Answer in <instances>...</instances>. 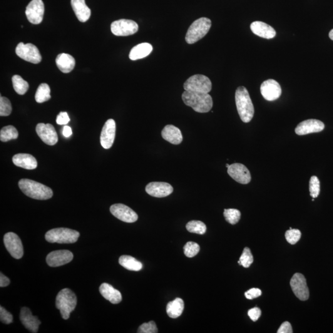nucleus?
<instances>
[{
	"label": "nucleus",
	"instance_id": "1a4fd4ad",
	"mask_svg": "<svg viewBox=\"0 0 333 333\" xmlns=\"http://www.w3.org/2000/svg\"><path fill=\"white\" fill-rule=\"evenodd\" d=\"M111 30L116 36H129L138 32V25L131 20L120 19L111 24Z\"/></svg>",
	"mask_w": 333,
	"mask_h": 333
},
{
	"label": "nucleus",
	"instance_id": "f3484780",
	"mask_svg": "<svg viewBox=\"0 0 333 333\" xmlns=\"http://www.w3.org/2000/svg\"><path fill=\"white\" fill-rule=\"evenodd\" d=\"M227 171L228 175L238 183L247 185L251 181L250 170L242 164L235 163L230 165Z\"/></svg>",
	"mask_w": 333,
	"mask_h": 333
},
{
	"label": "nucleus",
	"instance_id": "c03bdc74",
	"mask_svg": "<svg viewBox=\"0 0 333 333\" xmlns=\"http://www.w3.org/2000/svg\"><path fill=\"white\" fill-rule=\"evenodd\" d=\"M262 295V291L258 288H252L245 292V296L248 299L252 300Z\"/></svg>",
	"mask_w": 333,
	"mask_h": 333
},
{
	"label": "nucleus",
	"instance_id": "7c9ffc66",
	"mask_svg": "<svg viewBox=\"0 0 333 333\" xmlns=\"http://www.w3.org/2000/svg\"><path fill=\"white\" fill-rule=\"evenodd\" d=\"M51 89L48 84H40L36 93V100L37 103H42L51 99Z\"/></svg>",
	"mask_w": 333,
	"mask_h": 333
},
{
	"label": "nucleus",
	"instance_id": "f03ea898",
	"mask_svg": "<svg viewBox=\"0 0 333 333\" xmlns=\"http://www.w3.org/2000/svg\"><path fill=\"white\" fill-rule=\"evenodd\" d=\"M19 186L22 193L35 200H47L53 195V191L48 186L29 179H21Z\"/></svg>",
	"mask_w": 333,
	"mask_h": 333
},
{
	"label": "nucleus",
	"instance_id": "ea45409f",
	"mask_svg": "<svg viewBox=\"0 0 333 333\" xmlns=\"http://www.w3.org/2000/svg\"><path fill=\"white\" fill-rule=\"evenodd\" d=\"M286 239L291 245H295L299 242L301 238V232L297 229H292L290 228V230H288L285 233Z\"/></svg>",
	"mask_w": 333,
	"mask_h": 333
},
{
	"label": "nucleus",
	"instance_id": "6ab92c4d",
	"mask_svg": "<svg viewBox=\"0 0 333 333\" xmlns=\"http://www.w3.org/2000/svg\"><path fill=\"white\" fill-rule=\"evenodd\" d=\"M325 124L317 119H308L298 124L295 132L298 135H305L313 133H319L324 130Z\"/></svg>",
	"mask_w": 333,
	"mask_h": 333
},
{
	"label": "nucleus",
	"instance_id": "a19ab883",
	"mask_svg": "<svg viewBox=\"0 0 333 333\" xmlns=\"http://www.w3.org/2000/svg\"><path fill=\"white\" fill-rule=\"evenodd\" d=\"M138 333H157L158 330L155 322L150 321L141 325L138 330Z\"/></svg>",
	"mask_w": 333,
	"mask_h": 333
},
{
	"label": "nucleus",
	"instance_id": "4c0bfd02",
	"mask_svg": "<svg viewBox=\"0 0 333 333\" xmlns=\"http://www.w3.org/2000/svg\"><path fill=\"white\" fill-rule=\"evenodd\" d=\"M310 195L313 198L319 196L320 192V182L316 176H312L309 182Z\"/></svg>",
	"mask_w": 333,
	"mask_h": 333
},
{
	"label": "nucleus",
	"instance_id": "dca6fc26",
	"mask_svg": "<svg viewBox=\"0 0 333 333\" xmlns=\"http://www.w3.org/2000/svg\"><path fill=\"white\" fill-rule=\"evenodd\" d=\"M74 258L73 253L68 250H54L48 253L46 257V263L49 267H57L67 264Z\"/></svg>",
	"mask_w": 333,
	"mask_h": 333
},
{
	"label": "nucleus",
	"instance_id": "aec40b11",
	"mask_svg": "<svg viewBox=\"0 0 333 333\" xmlns=\"http://www.w3.org/2000/svg\"><path fill=\"white\" fill-rule=\"evenodd\" d=\"M146 193L153 197L165 198L173 193V188L166 182H151L145 188Z\"/></svg>",
	"mask_w": 333,
	"mask_h": 333
},
{
	"label": "nucleus",
	"instance_id": "5701e85b",
	"mask_svg": "<svg viewBox=\"0 0 333 333\" xmlns=\"http://www.w3.org/2000/svg\"><path fill=\"white\" fill-rule=\"evenodd\" d=\"M12 162L15 166L27 170H34L38 166L36 159L29 154H17L12 157Z\"/></svg>",
	"mask_w": 333,
	"mask_h": 333
},
{
	"label": "nucleus",
	"instance_id": "6e6552de",
	"mask_svg": "<svg viewBox=\"0 0 333 333\" xmlns=\"http://www.w3.org/2000/svg\"><path fill=\"white\" fill-rule=\"evenodd\" d=\"M17 56L24 60L33 64L41 63L42 57L36 46L32 43L24 44L21 42L16 48Z\"/></svg>",
	"mask_w": 333,
	"mask_h": 333
},
{
	"label": "nucleus",
	"instance_id": "bb28decb",
	"mask_svg": "<svg viewBox=\"0 0 333 333\" xmlns=\"http://www.w3.org/2000/svg\"><path fill=\"white\" fill-rule=\"evenodd\" d=\"M56 63L62 73H69L75 68L76 60L70 54L62 53L57 56Z\"/></svg>",
	"mask_w": 333,
	"mask_h": 333
},
{
	"label": "nucleus",
	"instance_id": "7ed1b4c3",
	"mask_svg": "<svg viewBox=\"0 0 333 333\" xmlns=\"http://www.w3.org/2000/svg\"><path fill=\"white\" fill-rule=\"evenodd\" d=\"M235 101L238 113L245 123H250L254 114V108L248 89L245 86H240L235 93Z\"/></svg>",
	"mask_w": 333,
	"mask_h": 333
},
{
	"label": "nucleus",
	"instance_id": "393cba45",
	"mask_svg": "<svg viewBox=\"0 0 333 333\" xmlns=\"http://www.w3.org/2000/svg\"><path fill=\"white\" fill-rule=\"evenodd\" d=\"M99 292L103 297L111 302L112 304H118L123 300L121 292L108 283H104L101 284L99 287Z\"/></svg>",
	"mask_w": 333,
	"mask_h": 333
},
{
	"label": "nucleus",
	"instance_id": "49530a36",
	"mask_svg": "<svg viewBox=\"0 0 333 333\" xmlns=\"http://www.w3.org/2000/svg\"><path fill=\"white\" fill-rule=\"evenodd\" d=\"M292 332L291 325L288 322L283 323L277 332L278 333H292Z\"/></svg>",
	"mask_w": 333,
	"mask_h": 333
},
{
	"label": "nucleus",
	"instance_id": "473e14b6",
	"mask_svg": "<svg viewBox=\"0 0 333 333\" xmlns=\"http://www.w3.org/2000/svg\"><path fill=\"white\" fill-rule=\"evenodd\" d=\"M12 82L15 91L20 95H23L28 90L29 88L28 83L24 81L21 76H14L12 78Z\"/></svg>",
	"mask_w": 333,
	"mask_h": 333
},
{
	"label": "nucleus",
	"instance_id": "8fccbe9b",
	"mask_svg": "<svg viewBox=\"0 0 333 333\" xmlns=\"http://www.w3.org/2000/svg\"><path fill=\"white\" fill-rule=\"evenodd\" d=\"M329 37L330 39L333 41V29H332V31L330 32Z\"/></svg>",
	"mask_w": 333,
	"mask_h": 333
},
{
	"label": "nucleus",
	"instance_id": "412c9836",
	"mask_svg": "<svg viewBox=\"0 0 333 333\" xmlns=\"http://www.w3.org/2000/svg\"><path fill=\"white\" fill-rule=\"evenodd\" d=\"M20 320L22 325L29 332L33 333H38L41 322L38 317L32 315L31 310L27 307H22L20 313Z\"/></svg>",
	"mask_w": 333,
	"mask_h": 333
},
{
	"label": "nucleus",
	"instance_id": "09e8293b",
	"mask_svg": "<svg viewBox=\"0 0 333 333\" xmlns=\"http://www.w3.org/2000/svg\"><path fill=\"white\" fill-rule=\"evenodd\" d=\"M63 135L64 137L69 138L73 135V131L70 126H64L63 130Z\"/></svg>",
	"mask_w": 333,
	"mask_h": 333
},
{
	"label": "nucleus",
	"instance_id": "3c124183",
	"mask_svg": "<svg viewBox=\"0 0 333 333\" xmlns=\"http://www.w3.org/2000/svg\"><path fill=\"white\" fill-rule=\"evenodd\" d=\"M229 166H230V165H228V164H227V165H226V166H227V168H228V167H229Z\"/></svg>",
	"mask_w": 333,
	"mask_h": 333
},
{
	"label": "nucleus",
	"instance_id": "37998d69",
	"mask_svg": "<svg viewBox=\"0 0 333 333\" xmlns=\"http://www.w3.org/2000/svg\"><path fill=\"white\" fill-rule=\"evenodd\" d=\"M70 121V118L66 112H61L56 118V123L58 125H67Z\"/></svg>",
	"mask_w": 333,
	"mask_h": 333
},
{
	"label": "nucleus",
	"instance_id": "9d476101",
	"mask_svg": "<svg viewBox=\"0 0 333 333\" xmlns=\"http://www.w3.org/2000/svg\"><path fill=\"white\" fill-rule=\"evenodd\" d=\"M4 244L12 257L20 259L24 255L23 245L16 233L9 232L4 237Z\"/></svg>",
	"mask_w": 333,
	"mask_h": 333
},
{
	"label": "nucleus",
	"instance_id": "b1692460",
	"mask_svg": "<svg viewBox=\"0 0 333 333\" xmlns=\"http://www.w3.org/2000/svg\"><path fill=\"white\" fill-rule=\"evenodd\" d=\"M161 135L165 140L173 145H180L183 141L181 130L172 125H166L161 132Z\"/></svg>",
	"mask_w": 333,
	"mask_h": 333
},
{
	"label": "nucleus",
	"instance_id": "c9c22d12",
	"mask_svg": "<svg viewBox=\"0 0 333 333\" xmlns=\"http://www.w3.org/2000/svg\"><path fill=\"white\" fill-rule=\"evenodd\" d=\"M253 258L250 248H245L241 255L238 263L245 268L250 267L253 263Z\"/></svg>",
	"mask_w": 333,
	"mask_h": 333
},
{
	"label": "nucleus",
	"instance_id": "20e7f679",
	"mask_svg": "<svg viewBox=\"0 0 333 333\" xmlns=\"http://www.w3.org/2000/svg\"><path fill=\"white\" fill-rule=\"evenodd\" d=\"M78 304V299L73 291L65 288L62 290L57 295L56 299V307L60 310L62 317L64 320H68L70 314L76 309Z\"/></svg>",
	"mask_w": 333,
	"mask_h": 333
},
{
	"label": "nucleus",
	"instance_id": "cd10ccee",
	"mask_svg": "<svg viewBox=\"0 0 333 333\" xmlns=\"http://www.w3.org/2000/svg\"><path fill=\"white\" fill-rule=\"evenodd\" d=\"M153 51V46L148 43H143L134 46L129 54V58L132 61L138 60L148 56Z\"/></svg>",
	"mask_w": 333,
	"mask_h": 333
},
{
	"label": "nucleus",
	"instance_id": "2eb2a0df",
	"mask_svg": "<svg viewBox=\"0 0 333 333\" xmlns=\"http://www.w3.org/2000/svg\"><path fill=\"white\" fill-rule=\"evenodd\" d=\"M260 92L263 98L268 101L277 100L282 93L280 84L273 79L263 82L260 86Z\"/></svg>",
	"mask_w": 333,
	"mask_h": 333
},
{
	"label": "nucleus",
	"instance_id": "de8ad7c7",
	"mask_svg": "<svg viewBox=\"0 0 333 333\" xmlns=\"http://www.w3.org/2000/svg\"><path fill=\"white\" fill-rule=\"evenodd\" d=\"M10 284V280L6 276L0 273V287L3 288L7 287Z\"/></svg>",
	"mask_w": 333,
	"mask_h": 333
},
{
	"label": "nucleus",
	"instance_id": "f8f14e48",
	"mask_svg": "<svg viewBox=\"0 0 333 333\" xmlns=\"http://www.w3.org/2000/svg\"><path fill=\"white\" fill-rule=\"evenodd\" d=\"M44 6L42 0H32L26 7L27 19L33 24H41L43 19Z\"/></svg>",
	"mask_w": 333,
	"mask_h": 333
},
{
	"label": "nucleus",
	"instance_id": "e433bc0d",
	"mask_svg": "<svg viewBox=\"0 0 333 333\" xmlns=\"http://www.w3.org/2000/svg\"><path fill=\"white\" fill-rule=\"evenodd\" d=\"M184 253L186 257L191 258L195 257L200 252V245L192 242H188L183 248Z\"/></svg>",
	"mask_w": 333,
	"mask_h": 333
},
{
	"label": "nucleus",
	"instance_id": "39448f33",
	"mask_svg": "<svg viewBox=\"0 0 333 333\" xmlns=\"http://www.w3.org/2000/svg\"><path fill=\"white\" fill-rule=\"evenodd\" d=\"M79 237L80 233L78 231L66 228H58L47 232L45 239L51 243L71 244L78 242Z\"/></svg>",
	"mask_w": 333,
	"mask_h": 333
},
{
	"label": "nucleus",
	"instance_id": "423d86ee",
	"mask_svg": "<svg viewBox=\"0 0 333 333\" xmlns=\"http://www.w3.org/2000/svg\"><path fill=\"white\" fill-rule=\"evenodd\" d=\"M212 25L210 19L207 17H201L196 20L189 27L185 37V41L188 44H194L202 39L208 33Z\"/></svg>",
	"mask_w": 333,
	"mask_h": 333
},
{
	"label": "nucleus",
	"instance_id": "f257e3e1",
	"mask_svg": "<svg viewBox=\"0 0 333 333\" xmlns=\"http://www.w3.org/2000/svg\"><path fill=\"white\" fill-rule=\"evenodd\" d=\"M182 99L186 106L199 113H208L213 106L212 96L208 93L185 91L182 94Z\"/></svg>",
	"mask_w": 333,
	"mask_h": 333
},
{
	"label": "nucleus",
	"instance_id": "ddd939ff",
	"mask_svg": "<svg viewBox=\"0 0 333 333\" xmlns=\"http://www.w3.org/2000/svg\"><path fill=\"white\" fill-rule=\"evenodd\" d=\"M110 212L114 217L126 223H134L137 221L138 216L135 211L123 204H116L111 206Z\"/></svg>",
	"mask_w": 333,
	"mask_h": 333
},
{
	"label": "nucleus",
	"instance_id": "c756f323",
	"mask_svg": "<svg viewBox=\"0 0 333 333\" xmlns=\"http://www.w3.org/2000/svg\"><path fill=\"white\" fill-rule=\"evenodd\" d=\"M119 262L122 267L126 270L138 272L142 269L143 264L140 261L130 255H122L119 258Z\"/></svg>",
	"mask_w": 333,
	"mask_h": 333
},
{
	"label": "nucleus",
	"instance_id": "0eeeda50",
	"mask_svg": "<svg viewBox=\"0 0 333 333\" xmlns=\"http://www.w3.org/2000/svg\"><path fill=\"white\" fill-rule=\"evenodd\" d=\"M183 88L185 91L208 93L212 89V83L208 77L198 74L188 79L184 83Z\"/></svg>",
	"mask_w": 333,
	"mask_h": 333
},
{
	"label": "nucleus",
	"instance_id": "4468645a",
	"mask_svg": "<svg viewBox=\"0 0 333 333\" xmlns=\"http://www.w3.org/2000/svg\"><path fill=\"white\" fill-rule=\"evenodd\" d=\"M36 132L41 140L46 145L53 146L58 143V134L55 128L50 124H37Z\"/></svg>",
	"mask_w": 333,
	"mask_h": 333
},
{
	"label": "nucleus",
	"instance_id": "f704fd0d",
	"mask_svg": "<svg viewBox=\"0 0 333 333\" xmlns=\"http://www.w3.org/2000/svg\"><path fill=\"white\" fill-rule=\"evenodd\" d=\"M223 215H224L225 220L232 225L237 224L241 218L240 211L235 209V208L225 209Z\"/></svg>",
	"mask_w": 333,
	"mask_h": 333
},
{
	"label": "nucleus",
	"instance_id": "79ce46f5",
	"mask_svg": "<svg viewBox=\"0 0 333 333\" xmlns=\"http://www.w3.org/2000/svg\"><path fill=\"white\" fill-rule=\"evenodd\" d=\"M0 320L4 324H11L13 320V316L2 306L0 307Z\"/></svg>",
	"mask_w": 333,
	"mask_h": 333
},
{
	"label": "nucleus",
	"instance_id": "58836bf2",
	"mask_svg": "<svg viewBox=\"0 0 333 333\" xmlns=\"http://www.w3.org/2000/svg\"><path fill=\"white\" fill-rule=\"evenodd\" d=\"M12 112L11 102L6 97H0V116H8Z\"/></svg>",
	"mask_w": 333,
	"mask_h": 333
},
{
	"label": "nucleus",
	"instance_id": "72a5a7b5",
	"mask_svg": "<svg viewBox=\"0 0 333 333\" xmlns=\"http://www.w3.org/2000/svg\"><path fill=\"white\" fill-rule=\"evenodd\" d=\"M189 232L204 235L207 230L206 225L201 221L192 220L189 222L186 226Z\"/></svg>",
	"mask_w": 333,
	"mask_h": 333
},
{
	"label": "nucleus",
	"instance_id": "9b49d317",
	"mask_svg": "<svg viewBox=\"0 0 333 333\" xmlns=\"http://www.w3.org/2000/svg\"><path fill=\"white\" fill-rule=\"evenodd\" d=\"M290 285L293 292L298 299L307 300L309 297V290L306 279L301 273H295L290 281Z\"/></svg>",
	"mask_w": 333,
	"mask_h": 333
},
{
	"label": "nucleus",
	"instance_id": "a18cd8bd",
	"mask_svg": "<svg viewBox=\"0 0 333 333\" xmlns=\"http://www.w3.org/2000/svg\"><path fill=\"white\" fill-rule=\"evenodd\" d=\"M261 314H262V312H261L259 308L258 307L252 308V309H250L249 311H248V315H249L250 319L252 320L253 322L257 321L261 316Z\"/></svg>",
	"mask_w": 333,
	"mask_h": 333
},
{
	"label": "nucleus",
	"instance_id": "a878e982",
	"mask_svg": "<svg viewBox=\"0 0 333 333\" xmlns=\"http://www.w3.org/2000/svg\"><path fill=\"white\" fill-rule=\"evenodd\" d=\"M71 5L79 21L85 22L88 21L91 12L84 0H71Z\"/></svg>",
	"mask_w": 333,
	"mask_h": 333
},
{
	"label": "nucleus",
	"instance_id": "a211bd4d",
	"mask_svg": "<svg viewBox=\"0 0 333 333\" xmlns=\"http://www.w3.org/2000/svg\"><path fill=\"white\" fill-rule=\"evenodd\" d=\"M116 125L113 119H109L106 122L101 131L100 136L101 145L104 149L111 148L116 137Z\"/></svg>",
	"mask_w": 333,
	"mask_h": 333
},
{
	"label": "nucleus",
	"instance_id": "2f4dec72",
	"mask_svg": "<svg viewBox=\"0 0 333 333\" xmlns=\"http://www.w3.org/2000/svg\"><path fill=\"white\" fill-rule=\"evenodd\" d=\"M19 133L14 126H4L0 131V140L2 142H7L12 140H16L18 138Z\"/></svg>",
	"mask_w": 333,
	"mask_h": 333
},
{
	"label": "nucleus",
	"instance_id": "4be33fe9",
	"mask_svg": "<svg viewBox=\"0 0 333 333\" xmlns=\"http://www.w3.org/2000/svg\"><path fill=\"white\" fill-rule=\"evenodd\" d=\"M250 29L256 36L266 39L274 38L277 34L272 27L261 21L253 22L250 25Z\"/></svg>",
	"mask_w": 333,
	"mask_h": 333
},
{
	"label": "nucleus",
	"instance_id": "c85d7f7f",
	"mask_svg": "<svg viewBox=\"0 0 333 333\" xmlns=\"http://www.w3.org/2000/svg\"><path fill=\"white\" fill-rule=\"evenodd\" d=\"M184 310V302L180 298L168 303L166 305V313L171 319H176L182 314Z\"/></svg>",
	"mask_w": 333,
	"mask_h": 333
}]
</instances>
